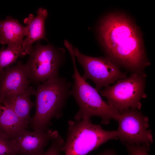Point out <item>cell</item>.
<instances>
[{"label": "cell", "mask_w": 155, "mask_h": 155, "mask_svg": "<svg viewBox=\"0 0 155 155\" xmlns=\"http://www.w3.org/2000/svg\"><path fill=\"white\" fill-rule=\"evenodd\" d=\"M99 31L107 57L127 72L146 74L145 69L150 63L130 19L121 13L110 14L102 20Z\"/></svg>", "instance_id": "6da1fadb"}, {"label": "cell", "mask_w": 155, "mask_h": 155, "mask_svg": "<svg viewBox=\"0 0 155 155\" xmlns=\"http://www.w3.org/2000/svg\"><path fill=\"white\" fill-rule=\"evenodd\" d=\"M72 86L66 78L59 76L37 85L36 111L30 122L33 130H47L53 119L63 116Z\"/></svg>", "instance_id": "7a4b0ae2"}, {"label": "cell", "mask_w": 155, "mask_h": 155, "mask_svg": "<svg viewBox=\"0 0 155 155\" xmlns=\"http://www.w3.org/2000/svg\"><path fill=\"white\" fill-rule=\"evenodd\" d=\"M71 59L74 83L70 95L73 97L79 107L74 119L91 120L92 117L97 116L101 118V124L104 125L108 124L112 119L118 121L121 115L119 111L104 101L95 88L82 78L76 66L75 58Z\"/></svg>", "instance_id": "3957f363"}, {"label": "cell", "mask_w": 155, "mask_h": 155, "mask_svg": "<svg viewBox=\"0 0 155 155\" xmlns=\"http://www.w3.org/2000/svg\"><path fill=\"white\" fill-rule=\"evenodd\" d=\"M68 124L66 141L61 149L65 155H88L108 140L118 139L116 131L105 130L91 120L74 119Z\"/></svg>", "instance_id": "277c9868"}, {"label": "cell", "mask_w": 155, "mask_h": 155, "mask_svg": "<svg viewBox=\"0 0 155 155\" xmlns=\"http://www.w3.org/2000/svg\"><path fill=\"white\" fill-rule=\"evenodd\" d=\"M146 74L130 73L125 79L116 81L112 86L105 88L99 93L107 99V103L117 109L121 114L132 108L140 110L141 100L146 98Z\"/></svg>", "instance_id": "5b68a950"}, {"label": "cell", "mask_w": 155, "mask_h": 155, "mask_svg": "<svg viewBox=\"0 0 155 155\" xmlns=\"http://www.w3.org/2000/svg\"><path fill=\"white\" fill-rule=\"evenodd\" d=\"M63 54L51 44L43 45L37 42L25 64L31 82L37 85L59 76Z\"/></svg>", "instance_id": "8992f818"}, {"label": "cell", "mask_w": 155, "mask_h": 155, "mask_svg": "<svg viewBox=\"0 0 155 155\" xmlns=\"http://www.w3.org/2000/svg\"><path fill=\"white\" fill-rule=\"evenodd\" d=\"M73 53L84 70L82 77L85 81L91 80L99 92L103 87L128 77L126 71H121L117 64L107 57H94L81 53L76 48Z\"/></svg>", "instance_id": "52a82bcc"}, {"label": "cell", "mask_w": 155, "mask_h": 155, "mask_svg": "<svg viewBox=\"0 0 155 155\" xmlns=\"http://www.w3.org/2000/svg\"><path fill=\"white\" fill-rule=\"evenodd\" d=\"M118 121L117 137L124 144L139 146L153 142L152 131L148 129V119L140 110L132 108L125 110Z\"/></svg>", "instance_id": "ba28073f"}, {"label": "cell", "mask_w": 155, "mask_h": 155, "mask_svg": "<svg viewBox=\"0 0 155 155\" xmlns=\"http://www.w3.org/2000/svg\"><path fill=\"white\" fill-rule=\"evenodd\" d=\"M55 131L49 129L32 131L26 129L19 131L12 138L18 146V155H42Z\"/></svg>", "instance_id": "9c48e42d"}, {"label": "cell", "mask_w": 155, "mask_h": 155, "mask_svg": "<svg viewBox=\"0 0 155 155\" xmlns=\"http://www.w3.org/2000/svg\"><path fill=\"white\" fill-rule=\"evenodd\" d=\"M30 83L22 61L15 66L6 67L0 73V102L8 94L28 88Z\"/></svg>", "instance_id": "30bf717a"}, {"label": "cell", "mask_w": 155, "mask_h": 155, "mask_svg": "<svg viewBox=\"0 0 155 155\" xmlns=\"http://www.w3.org/2000/svg\"><path fill=\"white\" fill-rule=\"evenodd\" d=\"M36 89L30 86L23 90L13 92L6 95L0 102L7 105L22 121L30 122V112L34 105L30 99L35 95Z\"/></svg>", "instance_id": "8fae6325"}, {"label": "cell", "mask_w": 155, "mask_h": 155, "mask_svg": "<svg viewBox=\"0 0 155 155\" xmlns=\"http://www.w3.org/2000/svg\"><path fill=\"white\" fill-rule=\"evenodd\" d=\"M29 33L27 26H22L18 20L7 16L0 21V43L7 47L17 49L22 46L24 36Z\"/></svg>", "instance_id": "7c38bea8"}, {"label": "cell", "mask_w": 155, "mask_h": 155, "mask_svg": "<svg viewBox=\"0 0 155 155\" xmlns=\"http://www.w3.org/2000/svg\"><path fill=\"white\" fill-rule=\"evenodd\" d=\"M37 13L36 16L30 14L24 20V23L29 29V33L24 40L22 46L28 55L31 53L32 45L35 42L42 39H46L44 24L48 12L46 9L40 7Z\"/></svg>", "instance_id": "4fadbf2b"}, {"label": "cell", "mask_w": 155, "mask_h": 155, "mask_svg": "<svg viewBox=\"0 0 155 155\" xmlns=\"http://www.w3.org/2000/svg\"><path fill=\"white\" fill-rule=\"evenodd\" d=\"M29 123L22 120L7 105L0 102V133L9 138L27 129Z\"/></svg>", "instance_id": "5bb4252c"}, {"label": "cell", "mask_w": 155, "mask_h": 155, "mask_svg": "<svg viewBox=\"0 0 155 155\" xmlns=\"http://www.w3.org/2000/svg\"><path fill=\"white\" fill-rule=\"evenodd\" d=\"M27 55L25 49L22 46L17 49L7 47L4 46L0 48V73L5 68L16 63L20 57Z\"/></svg>", "instance_id": "9a60e30c"}, {"label": "cell", "mask_w": 155, "mask_h": 155, "mask_svg": "<svg viewBox=\"0 0 155 155\" xmlns=\"http://www.w3.org/2000/svg\"><path fill=\"white\" fill-rule=\"evenodd\" d=\"M18 152L15 141L0 133V155H18Z\"/></svg>", "instance_id": "2e32d148"}, {"label": "cell", "mask_w": 155, "mask_h": 155, "mask_svg": "<svg viewBox=\"0 0 155 155\" xmlns=\"http://www.w3.org/2000/svg\"><path fill=\"white\" fill-rule=\"evenodd\" d=\"M51 141V146L42 155H61V149L65 141L57 131L55 130Z\"/></svg>", "instance_id": "e0dca14e"}, {"label": "cell", "mask_w": 155, "mask_h": 155, "mask_svg": "<svg viewBox=\"0 0 155 155\" xmlns=\"http://www.w3.org/2000/svg\"><path fill=\"white\" fill-rule=\"evenodd\" d=\"M129 155H149L150 144H144L142 145L125 144Z\"/></svg>", "instance_id": "ac0fdd59"}, {"label": "cell", "mask_w": 155, "mask_h": 155, "mask_svg": "<svg viewBox=\"0 0 155 155\" xmlns=\"http://www.w3.org/2000/svg\"><path fill=\"white\" fill-rule=\"evenodd\" d=\"M96 155H117L113 149H106Z\"/></svg>", "instance_id": "d6986e66"}]
</instances>
